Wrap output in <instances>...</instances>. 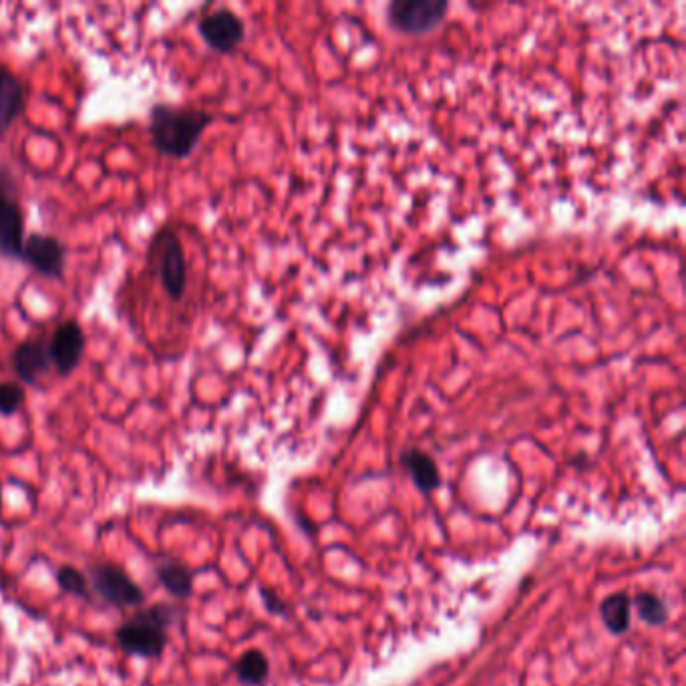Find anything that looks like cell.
<instances>
[{
    "label": "cell",
    "instance_id": "11",
    "mask_svg": "<svg viewBox=\"0 0 686 686\" xmlns=\"http://www.w3.org/2000/svg\"><path fill=\"white\" fill-rule=\"evenodd\" d=\"M25 111V87L9 69L0 67V137Z\"/></svg>",
    "mask_w": 686,
    "mask_h": 686
},
{
    "label": "cell",
    "instance_id": "6",
    "mask_svg": "<svg viewBox=\"0 0 686 686\" xmlns=\"http://www.w3.org/2000/svg\"><path fill=\"white\" fill-rule=\"evenodd\" d=\"M198 33L210 49L228 55L242 45L246 37V27L234 11L218 9L198 23Z\"/></svg>",
    "mask_w": 686,
    "mask_h": 686
},
{
    "label": "cell",
    "instance_id": "14",
    "mask_svg": "<svg viewBox=\"0 0 686 686\" xmlns=\"http://www.w3.org/2000/svg\"><path fill=\"white\" fill-rule=\"evenodd\" d=\"M236 672L244 684H262L268 676V660L260 650H248L238 660Z\"/></svg>",
    "mask_w": 686,
    "mask_h": 686
},
{
    "label": "cell",
    "instance_id": "9",
    "mask_svg": "<svg viewBox=\"0 0 686 686\" xmlns=\"http://www.w3.org/2000/svg\"><path fill=\"white\" fill-rule=\"evenodd\" d=\"M93 588L103 600L115 606H135L143 602V592L131 582V578L115 566H99L93 572Z\"/></svg>",
    "mask_w": 686,
    "mask_h": 686
},
{
    "label": "cell",
    "instance_id": "1",
    "mask_svg": "<svg viewBox=\"0 0 686 686\" xmlns=\"http://www.w3.org/2000/svg\"><path fill=\"white\" fill-rule=\"evenodd\" d=\"M212 121L214 117L200 109L157 103L149 111V137L163 157L186 159Z\"/></svg>",
    "mask_w": 686,
    "mask_h": 686
},
{
    "label": "cell",
    "instance_id": "19",
    "mask_svg": "<svg viewBox=\"0 0 686 686\" xmlns=\"http://www.w3.org/2000/svg\"><path fill=\"white\" fill-rule=\"evenodd\" d=\"M264 598H266V606H268L272 612H284L282 608H278V606H276V604H282V602H278V600H276V598H274L270 592H268V594L264 592Z\"/></svg>",
    "mask_w": 686,
    "mask_h": 686
},
{
    "label": "cell",
    "instance_id": "15",
    "mask_svg": "<svg viewBox=\"0 0 686 686\" xmlns=\"http://www.w3.org/2000/svg\"><path fill=\"white\" fill-rule=\"evenodd\" d=\"M632 604H634L640 620L648 626H662L668 620L666 604L652 592H640Z\"/></svg>",
    "mask_w": 686,
    "mask_h": 686
},
{
    "label": "cell",
    "instance_id": "10",
    "mask_svg": "<svg viewBox=\"0 0 686 686\" xmlns=\"http://www.w3.org/2000/svg\"><path fill=\"white\" fill-rule=\"evenodd\" d=\"M11 365L15 375L25 385H37L39 379L51 369L49 349L41 340H25L15 349Z\"/></svg>",
    "mask_w": 686,
    "mask_h": 686
},
{
    "label": "cell",
    "instance_id": "4",
    "mask_svg": "<svg viewBox=\"0 0 686 686\" xmlns=\"http://www.w3.org/2000/svg\"><path fill=\"white\" fill-rule=\"evenodd\" d=\"M447 11V0H395L387 9V19L401 33L423 35L437 29Z\"/></svg>",
    "mask_w": 686,
    "mask_h": 686
},
{
    "label": "cell",
    "instance_id": "13",
    "mask_svg": "<svg viewBox=\"0 0 686 686\" xmlns=\"http://www.w3.org/2000/svg\"><path fill=\"white\" fill-rule=\"evenodd\" d=\"M630 610H632V600L624 592H616L608 598L602 600L600 604V616L604 626L612 634H624L630 628Z\"/></svg>",
    "mask_w": 686,
    "mask_h": 686
},
{
    "label": "cell",
    "instance_id": "5",
    "mask_svg": "<svg viewBox=\"0 0 686 686\" xmlns=\"http://www.w3.org/2000/svg\"><path fill=\"white\" fill-rule=\"evenodd\" d=\"M25 244V218L17 198V186L5 169H0V254L21 262Z\"/></svg>",
    "mask_w": 686,
    "mask_h": 686
},
{
    "label": "cell",
    "instance_id": "16",
    "mask_svg": "<svg viewBox=\"0 0 686 686\" xmlns=\"http://www.w3.org/2000/svg\"><path fill=\"white\" fill-rule=\"evenodd\" d=\"M161 584L178 598H186L192 594V574L180 564H165L159 568Z\"/></svg>",
    "mask_w": 686,
    "mask_h": 686
},
{
    "label": "cell",
    "instance_id": "18",
    "mask_svg": "<svg viewBox=\"0 0 686 686\" xmlns=\"http://www.w3.org/2000/svg\"><path fill=\"white\" fill-rule=\"evenodd\" d=\"M59 584L65 592L73 594V596H87V580L81 572H77L75 568H63L59 572Z\"/></svg>",
    "mask_w": 686,
    "mask_h": 686
},
{
    "label": "cell",
    "instance_id": "8",
    "mask_svg": "<svg viewBox=\"0 0 686 686\" xmlns=\"http://www.w3.org/2000/svg\"><path fill=\"white\" fill-rule=\"evenodd\" d=\"M21 262L39 274L61 280L65 272V246L49 234H33L23 244Z\"/></svg>",
    "mask_w": 686,
    "mask_h": 686
},
{
    "label": "cell",
    "instance_id": "12",
    "mask_svg": "<svg viewBox=\"0 0 686 686\" xmlns=\"http://www.w3.org/2000/svg\"><path fill=\"white\" fill-rule=\"evenodd\" d=\"M401 463L407 469V473L411 475V479L415 481V485L423 493L435 491L441 485L439 467L433 461V457H429L427 453H423L419 449H409L401 455Z\"/></svg>",
    "mask_w": 686,
    "mask_h": 686
},
{
    "label": "cell",
    "instance_id": "17",
    "mask_svg": "<svg viewBox=\"0 0 686 686\" xmlns=\"http://www.w3.org/2000/svg\"><path fill=\"white\" fill-rule=\"evenodd\" d=\"M27 391L19 383H0V415L13 417L25 403Z\"/></svg>",
    "mask_w": 686,
    "mask_h": 686
},
{
    "label": "cell",
    "instance_id": "7",
    "mask_svg": "<svg viewBox=\"0 0 686 686\" xmlns=\"http://www.w3.org/2000/svg\"><path fill=\"white\" fill-rule=\"evenodd\" d=\"M51 365L61 377L71 375L83 361L85 353V334L75 320H65L57 326L47 345Z\"/></svg>",
    "mask_w": 686,
    "mask_h": 686
},
{
    "label": "cell",
    "instance_id": "2",
    "mask_svg": "<svg viewBox=\"0 0 686 686\" xmlns=\"http://www.w3.org/2000/svg\"><path fill=\"white\" fill-rule=\"evenodd\" d=\"M174 620V608L161 604L145 608L117 630V642L129 654L141 658H157L165 648V630Z\"/></svg>",
    "mask_w": 686,
    "mask_h": 686
},
{
    "label": "cell",
    "instance_id": "3",
    "mask_svg": "<svg viewBox=\"0 0 686 686\" xmlns=\"http://www.w3.org/2000/svg\"><path fill=\"white\" fill-rule=\"evenodd\" d=\"M149 258L155 260L157 274L165 294L180 302L188 284V264L180 238L171 228H161L149 248Z\"/></svg>",
    "mask_w": 686,
    "mask_h": 686
}]
</instances>
